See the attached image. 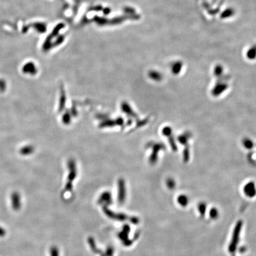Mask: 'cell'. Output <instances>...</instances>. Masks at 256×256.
Returning <instances> with one entry per match:
<instances>
[{
  "instance_id": "6da1fadb",
  "label": "cell",
  "mask_w": 256,
  "mask_h": 256,
  "mask_svg": "<svg viewBox=\"0 0 256 256\" xmlns=\"http://www.w3.org/2000/svg\"><path fill=\"white\" fill-rule=\"evenodd\" d=\"M191 138L190 132H186L178 136L179 142L184 146L183 150V161L187 163L190 159V148L188 142Z\"/></svg>"
},
{
  "instance_id": "7a4b0ae2",
  "label": "cell",
  "mask_w": 256,
  "mask_h": 256,
  "mask_svg": "<svg viewBox=\"0 0 256 256\" xmlns=\"http://www.w3.org/2000/svg\"><path fill=\"white\" fill-rule=\"evenodd\" d=\"M152 149V153L149 157V162L151 164H154L157 162L158 159V155L159 152L161 150L164 149L165 147L163 144L157 142V143H150L148 146Z\"/></svg>"
},
{
  "instance_id": "3957f363",
  "label": "cell",
  "mask_w": 256,
  "mask_h": 256,
  "mask_svg": "<svg viewBox=\"0 0 256 256\" xmlns=\"http://www.w3.org/2000/svg\"><path fill=\"white\" fill-rule=\"evenodd\" d=\"M162 133L164 136L167 137L170 145L171 146V148L173 149V151H177V146L175 144V142L174 138L173 131H172L171 128H170V126H165L162 130Z\"/></svg>"
},
{
  "instance_id": "277c9868",
  "label": "cell",
  "mask_w": 256,
  "mask_h": 256,
  "mask_svg": "<svg viewBox=\"0 0 256 256\" xmlns=\"http://www.w3.org/2000/svg\"><path fill=\"white\" fill-rule=\"evenodd\" d=\"M228 85L225 83H218L215 85L212 90V94L214 97H218L221 96L228 89Z\"/></svg>"
},
{
  "instance_id": "5b68a950",
  "label": "cell",
  "mask_w": 256,
  "mask_h": 256,
  "mask_svg": "<svg viewBox=\"0 0 256 256\" xmlns=\"http://www.w3.org/2000/svg\"><path fill=\"white\" fill-rule=\"evenodd\" d=\"M244 191L246 195L248 196V197L254 196L256 194V185L254 183L250 182L247 183L244 187Z\"/></svg>"
},
{
  "instance_id": "8992f818",
  "label": "cell",
  "mask_w": 256,
  "mask_h": 256,
  "mask_svg": "<svg viewBox=\"0 0 256 256\" xmlns=\"http://www.w3.org/2000/svg\"><path fill=\"white\" fill-rule=\"evenodd\" d=\"M121 108H122V110L127 115H129V116L135 117V118L137 117V115H136V113L133 112V110H132L131 106L127 103L123 102L121 105Z\"/></svg>"
},
{
  "instance_id": "52a82bcc",
  "label": "cell",
  "mask_w": 256,
  "mask_h": 256,
  "mask_svg": "<svg viewBox=\"0 0 256 256\" xmlns=\"http://www.w3.org/2000/svg\"><path fill=\"white\" fill-rule=\"evenodd\" d=\"M12 206L14 210H18L21 207L20 196L17 193H14L12 196Z\"/></svg>"
},
{
  "instance_id": "ba28073f",
  "label": "cell",
  "mask_w": 256,
  "mask_h": 256,
  "mask_svg": "<svg viewBox=\"0 0 256 256\" xmlns=\"http://www.w3.org/2000/svg\"><path fill=\"white\" fill-rule=\"evenodd\" d=\"M66 102V96L65 90L62 87V89L61 90V97H60V101H59V111H62L64 108H65Z\"/></svg>"
},
{
  "instance_id": "9c48e42d",
  "label": "cell",
  "mask_w": 256,
  "mask_h": 256,
  "mask_svg": "<svg viewBox=\"0 0 256 256\" xmlns=\"http://www.w3.org/2000/svg\"><path fill=\"white\" fill-rule=\"evenodd\" d=\"M242 145L245 148L251 149L253 148L254 144L251 140H250L248 138H246L242 140Z\"/></svg>"
},
{
  "instance_id": "30bf717a",
  "label": "cell",
  "mask_w": 256,
  "mask_h": 256,
  "mask_svg": "<svg viewBox=\"0 0 256 256\" xmlns=\"http://www.w3.org/2000/svg\"><path fill=\"white\" fill-rule=\"evenodd\" d=\"M149 77H150L151 79H152L153 80L157 81H160V80H161V78H162V77L161 76L160 74H159V73H157V72L151 71V72H150V73H149Z\"/></svg>"
},
{
  "instance_id": "8fae6325",
  "label": "cell",
  "mask_w": 256,
  "mask_h": 256,
  "mask_svg": "<svg viewBox=\"0 0 256 256\" xmlns=\"http://www.w3.org/2000/svg\"><path fill=\"white\" fill-rule=\"evenodd\" d=\"M71 115H72L69 113L68 112H66L64 114V115L63 116V118H62V122L64 124H68L70 123L71 120Z\"/></svg>"
},
{
  "instance_id": "7c38bea8",
  "label": "cell",
  "mask_w": 256,
  "mask_h": 256,
  "mask_svg": "<svg viewBox=\"0 0 256 256\" xmlns=\"http://www.w3.org/2000/svg\"><path fill=\"white\" fill-rule=\"evenodd\" d=\"M167 184H168V186H170V187L172 188V187H173L174 186V181L173 180L170 179L167 181Z\"/></svg>"
},
{
  "instance_id": "4fadbf2b",
  "label": "cell",
  "mask_w": 256,
  "mask_h": 256,
  "mask_svg": "<svg viewBox=\"0 0 256 256\" xmlns=\"http://www.w3.org/2000/svg\"><path fill=\"white\" fill-rule=\"evenodd\" d=\"M5 234H6V231H5V230H4L3 228H2L1 227H0V236H1V237L4 236Z\"/></svg>"
}]
</instances>
